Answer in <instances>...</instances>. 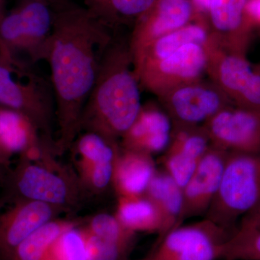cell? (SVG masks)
Here are the masks:
<instances>
[{
  "mask_svg": "<svg viewBox=\"0 0 260 260\" xmlns=\"http://www.w3.org/2000/svg\"><path fill=\"white\" fill-rule=\"evenodd\" d=\"M77 148L88 166L115 162L117 158L115 143L93 132L86 131L80 137Z\"/></svg>",
  "mask_w": 260,
  "mask_h": 260,
  "instance_id": "obj_27",
  "label": "cell"
},
{
  "mask_svg": "<svg viewBox=\"0 0 260 260\" xmlns=\"http://www.w3.org/2000/svg\"><path fill=\"white\" fill-rule=\"evenodd\" d=\"M53 207L42 202L21 199L0 213V254L9 260L20 243L51 221Z\"/></svg>",
  "mask_w": 260,
  "mask_h": 260,
  "instance_id": "obj_13",
  "label": "cell"
},
{
  "mask_svg": "<svg viewBox=\"0 0 260 260\" xmlns=\"http://www.w3.org/2000/svg\"><path fill=\"white\" fill-rule=\"evenodd\" d=\"M194 4L203 11H208L214 0H192Z\"/></svg>",
  "mask_w": 260,
  "mask_h": 260,
  "instance_id": "obj_33",
  "label": "cell"
},
{
  "mask_svg": "<svg viewBox=\"0 0 260 260\" xmlns=\"http://www.w3.org/2000/svg\"><path fill=\"white\" fill-rule=\"evenodd\" d=\"M210 39L211 37L203 25L188 24L182 28L158 38L141 49L130 51L134 68L161 60L187 44L207 46L209 44Z\"/></svg>",
  "mask_w": 260,
  "mask_h": 260,
  "instance_id": "obj_20",
  "label": "cell"
},
{
  "mask_svg": "<svg viewBox=\"0 0 260 260\" xmlns=\"http://www.w3.org/2000/svg\"><path fill=\"white\" fill-rule=\"evenodd\" d=\"M238 227L260 231V204L242 217Z\"/></svg>",
  "mask_w": 260,
  "mask_h": 260,
  "instance_id": "obj_31",
  "label": "cell"
},
{
  "mask_svg": "<svg viewBox=\"0 0 260 260\" xmlns=\"http://www.w3.org/2000/svg\"><path fill=\"white\" fill-rule=\"evenodd\" d=\"M210 145L237 153L260 152V115L227 106L203 124Z\"/></svg>",
  "mask_w": 260,
  "mask_h": 260,
  "instance_id": "obj_9",
  "label": "cell"
},
{
  "mask_svg": "<svg viewBox=\"0 0 260 260\" xmlns=\"http://www.w3.org/2000/svg\"><path fill=\"white\" fill-rule=\"evenodd\" d=\"M157 0H86V8L108 26L141 18Z\"/></svg>",
  "mask_w": 260,
  "mask_h": 260,
  "instance_id": "obj_23",
  "label": "cell"
},
{
  "mask_svg": "<svg viewBox=\"0 0 260 260\" xmlns=\"http://www.w3.org/2000/svg\"><path fill=\"white\" fill-rule=\"evenodd\" d=\"M88 232L128 247L131 246L135 234L123 226L116 216L107 213L98 214L94 216Z\"/></svg>",
  "mask_w": 260,
  "mask_h": 260,
  "instance_id": "obj_28",
  "label": "cell"
},
{
  "mask_svg": "<svg viewBox=\"0 0 260 260\" xmlns=\"http://www.w3.org/2000/svg\"><path fill=\"white\" fill-rule=\"evenodd\" d=\"M220 260H260V231L238 227L222 248Z\"/></svg>",
  "mask_w": 260,
  "mask_h": 260,
  "instance_id": "obj_25",
  "label": "cell"
},
{
  "mask_svg": "<svg viewBox=\"0 0 260 260\" xmlns=\"http://www.w3.org/2000/svg\"><path fill=\"white\" fill-rule=\"evenodd\" d=\"M140 83L129 43L114 38L104 53L99 74L85 103L80 130L93 132L115 143L141 111Z\"/></svg>",
  "mask_w": 260,
  "mask_h": 260,
  "instance_id": "obj_2",
  "label": "cell"
},
{
  "mask_svg": "<svg viewBox=\"0 0 260 260\" xmlns=\"http://www.w3.org/2000/svg\"><path fill=\"white\" fill-rule=\"evenodd\" d=\"M173 126H198L229 106L218 88L194 82L181 85L164 95Z\"/></svg>",
  "mask_w": 260,
  "mask_h": 260,
  "instance_id": "obj_10",
  "label": "cell"
},
{
  "mask_svg": "<svg viewBox=\"0 0 260 260\" xmlns=\"http://www.w3.org/2000/svg\"><path fill=\"white\" fill-rule=\"evenodd\" d=\"M31 68L2 54L0 107L26 116L48 142L51 140L53 121L56 119L55 97L51 80Z\"/></svg>",
  "mask_w": 260,
  "mask_h": 260,
  "instance_id": "obj_4",
  "label": "cell"
},
{
  "mask_svg": "<svg viewBox=\"0 0 260 260\" xmlns=\"http://www.w3.org/2000/svg\"><path fill=\"white\" fill-rule=\"evenodd\" d=\"M3 172H2L1 169H0V182L3 180Z\"/></svg>",
  "mask_w": 260,
  "mask_h": 260,
  "instance_id": "obj_36",
  "label": "cell"
},
{
  "mask_svg": "<svg viewBox=\"0 0 260 260\" xmlns=\"http://www.w3.org/2000/svg\"><path fill=\"white\" fill-rule=\"evenodd\" d=\"M208 69L218 88L236 107L260 115V68L251 64L244 54L229 50L210 41Z\"/></svg>",
  "mask_w": 260,
  "mask_h": 260,
  "instance_id": "obj_6",
  "label": "cell"
},
{
  "mask_svg": "<svg viewBox=\"0 0 260 260\" xmlns=\"http://www.w3.org/2000/svg\"><path fill=\"white\" fill-rule=\"evenodd\" d=\"M260 204V152H231L221 184L205 218L235 232L243 216Z\"/></svg>",
  "mask_w": 260,
  "mask_h": 260,
  "instance_id": "obj_5",
  "label": "cell"
},
{
  "mask_svg": "<svg viewBox=\"0 0 260 260\" xmlns=\"http://www.w3.org/2000/svg\"><path fill=\"white\" fill-rule=\"evenodd\" d=\"M246 1L214 0L208 10L214 29L221 35V47L242 54L247 47L252 25L246 15Z\"/></svg>",
  "mask_w": 260,
  "mask_h": 260,
  "instance_id": "obj_17",
  "label": "cell"
},
{
  "mask_svg": "<svg viewBox=\"0 0 260 260\" xmlns=\"http://www.w3.org/2000/svg\"><path fill=\"white\" fill-rule=\"evenodd\" d=\"M121 225L132 232L160 234L161 218L155 205L147 197L121 198L115 215Z\"/></svg>",
  "mask_w": 260,
  "mask_h": 260,
  "instance_id": "obj_22",
  "label": "cell"
},
{
  "mask_svg": "<svg viewBox=\"0 0 260 260\" xmlns=\"http://www.w3.org/2000/svg\"><path fill=\"white\" fill-rule=\"evenodd\" d=\"M39 131L26 116L0 107V142L10 155L39 146Z\"/></svg>",
  "mask_w": 260,
  "mask_h": 260,
  "instance_id": "obj_21",
  "label": "cell"
},
{
  "mask_svg": "<svg viewBox=\"0 0 260 260\" xmlns=\"http://www.w3.org/2000/svg\"><path fill=\"white\" fill-rule=\"evenodd\" d=\"M245 10L251 24L260 25V0H247Z\"/></svg>",
  "mask_w": 260,
  "mask_h": 260,
  "instance_id": "obj_32",
  "label": "cell"
},
{
  "mask_svg": "<svg viewBox=\"0 0 260 260\" xmlns=\"http://www.w3.org/2000/svg\"><path fill=\"white\" fill-rule=\"evenodd\" d=\"M229 152L210 145L189 180L182 188L180 223L188 218L206 215L221 184Z\"/></svg>",
  "mask_w": 260,
  "mask_h": 260,
  "instance_id": "obj_11",
  "label": "cell"
},
{
  "mask_svg": "<svg viewBox=\"0 0 260 260\" xmlns=\"http://www.w3.org/2000/svg\"><path fill=\"white\" fill-rule=\"evenodd\" d=\"M71 225L64 222H48L20 243L9 260L44 259L51 245Z\"/></svg>",
  "mask_w": 260,
  "mask_h": 260,
  "instance_id": "obj_24",
  "label": "cell"
},
{
  "mask_svg": "<svg viewBox=\"0 0 260 260\" xmlns=\"http://www.w3.org/2000/svg\"><path fill=\"white\" fill-rule=\"evenodd\" d=\"M115 162H101L88 166V177L94 187L103 189L109 185L114 177Z\"/></svg>",
  "mask_w": 260,
  "mask_h": 260,
  "instance_id": "obj_30",
  "label": "cell"
},
{
  "mask_svg": "<svg viewBox=\"0 0 260 260\" xmlns=\"http://www.w3.org/2000/svg\"><path fill=\"white\" fill-rule=\"evenodd\" d=\"M172 121L155 107H142L134 124L123 135L126 150L152 155L167 150L172 135Z\"/></svg>",
  "mask_w": 260,
  "mask_h": 260,
  "instance_id": "obj_16",
  "label": "cell"
},
{
  "mask_svg": "<svg viewBox=\"0 0 260 260\" xmlns=\"http://www.w3.org/2000/svg\"><path fill=\"white\" fill-rule=\"evenodd\" d=\"M10 156L11 155L5 150L0 142V166H4L8 164Z\"/></svg>",
  "mask_w": 260,
  "mask_h": 260,
  "instance_id": "obj_34",
  "label": "cell"
},
{
  "mask_svg": "<svg viewBox=\"0 0 260 260\" xmlns=\"http://www.w3.org/2000/svg\"><path fill=\"white\" fill-rule=\"evenodd\" d=\"M43 260H89L85 232L71 225L58 237Z\"/></svg>",
  "mask_w": 260,
  "mask_h": 260,
  "instance_id": "obj_26",
  "label": "cell"
},
{
  "mask_svg": "<svg viewBox=\"0 0 260 260\" xmlns=\"http://www.w3.org/2000/svg\"><path fill=\"white\" fill-rule=\"evenodd\" d=\"M54 18L55 8L48 0H21L0 20L2 54L31 67L46 61Z\"/></svg>",
  "mask_w": 260,
  "mask_h": 260,
  "instance_id": "obj_3",
  "label": "cell"
},
{
  "mask_svg": "<svg viewBox=\"0 0 260 260\" xmlns=\"http://www.w3.org/2000/svg\"><path fill=\"white\" fill-rule=\"evenodd\" d=\"M85 232L89 260H123L129 247Z\"/></svg>",
  "mask_w": 260,
  "mask_h": 260,
  "instance_id": "obj_29",
  "label": "cell"
},
{
  "mask_svg": "<svg viewBox=\"0 0 260 260\" xmlns=\"http://www.w3.org/2000/svg\"><path fill=\"white\" fill-rule=\"evenodd\" d=\"M234 232L208 218L174 228L157 242L148 260H218Z\"/></svg>",
  "mask_w": 260,
  "mask_h": 260,
  "instance_id": "obj_7",
  "label": "cell"
},
{
  "mask_svg": "<svg viewBox=\"0 0 260 260\" xmlns=\"http://www.w3.org/2000/svg\"><path fill=\"white\" fill-rule=\"evenodd\" d=\"M1 58H2V51H1V49H0V59H1Z\"/></svg>",
  "mask_w": 260,
  "mask_h": 260,
  "instance_id": "obj_37",
  "label": "cell"
},
{
  "mask_svg": "<svg viewBox=\"0 0 260 260\" xmlns=\"http://www.w3.org/2000/svg\"><path fill=\"white\" fill-rule=\"evenodd\" d=\"M114 38L110 27L88 8H55L46 61L50 68L61 148L69 146L80 132L83 108Z\"/></svg>",
  "mask_w": 260,
  "mask_h": 260,
  "instance_id": "obj_1",
  "label": "cell"
},
{
  "mask_svg": "<svg viewBox=\"0 0 260 260\" xmlns=\"http://www.w3.org/2000/svg\"><path fill=\"white\" fill-rule=\"evenodd\" d=\"M192 13L190 0H157L153 8L135 23L129 42L130 51L141 49L188 25Z\"/></svg>",
  "mask_w": 260,
  "mask_h": 260,
  "instance_id": "obj_14",
  "label": "cell"
},
{
  "mask_svg": "<svg viewBox=\"0 0 260 260\" xmlns=\"http://www.w3.org/2000/svg\"><path fill=\"white\" fill-rule=\"evenodd\" d=\"M4 14L5 13L4 11H3V0H0V20H1V19L3 18Z\"/></svg>",
  "mask_w": 260,
  "mask_h": 260,
  "instance_id": "obj_35",
  "label": "cell"
},
{
  "mask_svg": "<svg viewBox=\"0 0 260 260\" xmlns=\"http://www.w3.org/2000/svg\"><path fill=\"white\" fill-rule=\"evenodd\" d=\"M15 190L22 199L59 205L68 203L70 189L65 179L47 168L24 162L14 177Z\"/></svg>",
  "mask_w": 260,
  "mask_h": 260,
  "instance_id": "obj_15",
  "label": "cell"
},
{
  "mask_svg": "<svg viewBox=\"0 0 260 260\" xmlns=\"http://www.w3.org/2000/svg\"><path fill=\"white\" fill-rule=\"evenodd\" d=\"M151 156L128 150L121 155L118 154L113 179L121 198H138L145 195L157 172Z\"/></svg>",
  "mask_w": 260,
  "mask_h": 260,
  "instance_id": "obj_18",
  "label": "cell"
},
{
  "mask_svg": "<svg viewBox=\"0 0 260 260\" xmlns=\"http://www.w3.org/2000/svg\"><path fill=\"white\" fill-rule=\"evenodd\" d=\"M207 46L189 44L161 60L134 68L140 85L164 95L173 89L194 83L208 69Z\"/></svg>",
  "mask_w": 260,
  "mask_h": 260,
  "instance_id": "obj_8",
  "label": "cell"
},
{
  "mask_svg": "<svg viewBox=\"0 0 260 260\" xmlns=\"http://www.w3.org/2000/svg\"><path fill=\"white\" fill-rule=\"evenodd\" d=\"M210 146L203 126H173L172 139L162 157L164 170L184 187Z\"/></svg>",
  "mask_w": 260,
  "mask_h": 260,
  "instance_id": "obj_12",
  "label": "cell"
},
{
  "mask_svg": "<svg viewBox=\"0 0 260 260\" xmlns=\"http://www.w3.org/2000/svg\"><path fill=\"white\" fill-rule=\"evenodd\" d=\"M145 196L155 205L161 218V230L158 240L181 225L183 210V190L164 169L157 170L150 181Z\"/></svg>",
  "mask_w": 260,
  "mask_h": 260,
  "instance_id": "obj_19",
  "label": "cell"
}]
</instances>
